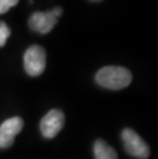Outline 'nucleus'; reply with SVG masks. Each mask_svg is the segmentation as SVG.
Instances as JSON below:
<instances>
[{"label": "nucleus", "instance_id": "nucleus-1", "mask_svg": "<svg viewBox=\"0 0 158 159\" xmlns=\"http://www.w3.org/2000/svg\"><path fill=\"white\" fill-rule=\"evenodd\" d=\"M132 73L124 67L107 66L101 69L96 75L97 82L108 89H121L132 82Z\"/></svg>", "mask_w": 158, "mask_h": 159}, {"label": "nucleus", "instance_id": "nucleus-2", "mask_svg": "<svg viewBox=\"0 0 158 159\" xmlns=\"http://www.w3.org/2000/svg\"><path fill=\"white\" fill-rule=\"evenodd\" d=\"M24 66L30 76H39L46 66V53L43 47L39 45L30 46L24 56Z\"/></svg>", "mask_w": 158, "mask_h": 159}, {"label": "nucleus", "instance_id": "nucleus-3", "mask_svg": "<svg viewBox=\"0 0 158 159\" xmlns=\"http://www.w3.org/2000/svg\"><path fill=\"white\" fill-rule=\"evenodd\" d=\"M62 12L63 9L61 7H56L46 12L38 11L33 13L29 20L30 28L35 32L46 34L56 26L58 23V18L62 15Z\"/></svg>", "mask_w": 158, "mask_h": 159}, {"label": "nucleus", "instance_id": "nucleus-4", "mask_svg": "<svg viewBox=\"0 0 158 159\" xmlns=\"http://www.w3.org/2000/svg\"><path fill=\"white\" fill-rule=\"evenodd\" d=\"M122 140L127 153H129L132 156L140 159H146L149 157V147L136 131L130 128H125L122 131Z\"/></svg>", "mask_w": 158, "mask_h": 159}, {"label": "nucleus", "instance_id": "nucleus-5", "mask_svg": "<svg viewBox=\"0 0 158 159\" xmlns=\"http://www.w3.org/2000/svg\"><path fill=\"white\" fill-rule=\"evenodd\" d=\"M65 124L64 113L59 109H52L42 118L40 122V130L44 138L52 139L62 130Z\"/></svg>", "mask_w": 158, "mask_h": 159}, {"label": "nucleus", "instance_id": "nucleus-6", "mask_svg": "<svg viewBox=\"0 0 158 159\" xmlns=\"http://www.w3.org/2000/svg\"><path fill=\"white\" fill-rule=\"evenodd\" d=\"M22 118L11 117L0 125V148H8L15 142V138L22 130Z\"/></svg>", "mask_w": 158, "mask_h": 159}, {"label": "nucleus", "instance_id": "nucleus-7", "mask_svg": "<svg viewBox=\"0 0 158 159\" xmlns=\"http://www.w3.org/2000/svg\"><path fill=\"white\" fill-rule=\"evenodd\" d=\"M93 152L96 159H118L116 151L103 140L96 141Z\"/></svg>", "mask_w": 158, "mask_h": 159}, {"label": "nucleus", "instance_id": "nucleus-8", "mask_svg": "<svg viewBox=\"0 0 158 159\" xmlns=\"http://www.w3.org/2000/svg\"><path fill=\"white\" fill-rule=\"evenodd\" d=\"M11 35V30L5 23L0 22V47L6 43V40Z\"/></svg>", "mask_w": 158, "mask_h": 159}, {"label": "nucleus", "instance_id": "nucleus-9", "mask_svg": "<svg viewBox=\"0 0 158 159\" xmlns=\"http://www.w3.org/2000/svg\"><path fill=\"white\" fill-rule=\"evenodd\" d=\"M19 0H0V15L7 12L12 6L18 4Z\"/></svg>", "mask_w": 158, "mask_h": 159}, {"label": "nucleus", "instance_id": "nucleus-10", "mask_svg": "<svg viewBox=\"0 0 158 159\" xmlns=\"http://www.w3.org/2000/svg\"><path fill=\"white\" fill-rule=\"evenodd\" d=\"M92 1H101V0H92Z\"/></svg>", "mask_w": 158, "mask_h": 159}]
</instances>
